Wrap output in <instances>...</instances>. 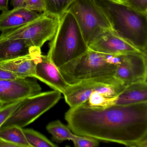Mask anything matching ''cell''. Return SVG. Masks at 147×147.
Masks as SVG:
<instances>
[{
    "instance_id": "83f0119b",
    "label": "cell",
    "mask_w": 147,
    "mask_h": 147,
    "mask_svg": "<svg viewBox=\"0 0 147 147\" xmlns=\"http://www.w3.org/2000/svg\"><path fill=\"white\" fill-rule=\"evenodd\" d=\"M0 147H17L16 145L10 143L0 137Z\"/></svg>"
},
{
    "instance_id": "7402d4cb",
    "label": "cell",
    "mask_w": 147,
    "mask_h": 147,
    "mask_svg": "<svg viewBox=\"0 0 147 147\" xmlns=\"http://www.w3.org/2000/svg\"><path fill=\"white\" fill-rule=\"evenodd\" d=\"M21 100L0 105V129L20 105Z\"/></svg>"
},
{
    "instance_id": "6da1fadb",
    "label": "cell",
    "mask_w": 147,
    "mask_h": 147,
    "mask_svg": "<svg viewBox=\"0 0 147 147\" xmlns=\"http://www.w3.org/2000/svg\"><path fill=\"white\" fill-rule=\"evenodd\" d=\"M76 135L127 147H147V102L92 107L84 103L65 113Z\"/></svg>"
},
{
    "instance_id": "ac0fdd59",
    "label": "cell",
    "mask_w": 147,
    "mask_h": 147,
    "mask_svg": "<svg viewBox=\"0 0 147 147\" xmlns=\"http://www.w3.org/2000/svg\"><path fill=\"white\" fill-rule=\"evenodd\" d=\"M46 129L52 135L53 139L57 142L71 140L74 135L68 126L59 120L49 123L46 126Z\"/></svg>"
},
{
    "instance_id": "603a6c76",
    "label": "cell",
    "mask_w": 147,
    "mask_h": 147,
    "mask_svg": "<svg viewBox=\"0 0 147 147\" xmlns=\"http://www.w3.org/2000/svg\"><path fill=\"white\" fill-rule=\"evenodd\" d=\"M24 6L40 13L46 11L44 0H24Z\"/></svg>"
},
{
    "instance_id": "cb8c5ba5",
    "label": "cell",
    "mask_w": 147,
    "mask_h": 147,
    "mask_svg": "<svg viewBox=\"0 0 147 147\" xmlns=\"http://www.w3.org/2000/svg\"><path fill=\"white\" fill-rule=\"evenodd\" d=\"M125 4L138 11L147 14V0H126Z\"/></svg>"
},
{
    "instance_id": "5bb4252c",
    "label": "cell",
    "mask_w": 147,
    "mask_h": 147,
    "mask_svg": "<svg viewBox=\"0 0 147 147\" xmlns=\"http://www.w3.org/2000/svg\"><path fill=\"white\" fill-rule=\"evenodd\" d=\"M147 102V81L138 82L126 86L124 90L114 98H108L103 107L129 105Z\"/></svg>"
},
{
    "instance_id": "7a4b0ae2",
    "label": "cell",
    "mask_w": 147,
    "mask_h": 147,
    "mask_svg": "<svg viewBox=\"0 0 147 147\" xmlns=\"http://www.w3.org/2000/svg\"><path fill=\"white\" fill-rule=\"evenodd\" d=\"M117 35L147 54V14L115 0H93Z\"/></svg>"
},
{
    "instance_id": "d6986e66",
    "label": "cell",
    "mask_w": 147,
    "mask_h": 147,
    "mask_svg": "<svg viewBox=\"0 0 147 147\" xmlns=\"http://www.w3.org/2000/svg\"><path fill=\"white\" fill-rule=\"evenodd\" d=\"M23 130L27 142L31 147H58L45 136L33 129H23Z\"/></svg>"
},
{
    "instance_id": "e0dca14e",
    "label": "cell",
    "mask_w": 147,
    "mask_h": 147,
    "mask_svg": "<svg viewBox=\"0 0 147 147\" xmlns=\"http://www.w3.org/2000/svg\"><path fill=\"white\" fill-rule=\"evenodd\" d=\"M0 137L17 147H31L27 142L23 128L16 125L0 129Z\"/></svg>"
},
{
    "instance_id": "484cf974",
    "label": "cell",
    "mask_w": 147,
    "mask_h": 147,
    "mask_svg": "<svg viewBox=\"0 0 147 147\" xmlns=\"http://www.w3.org/2000/svg\"><path fill=\"white\" fill-rule=\"evenodd\" d=\"M9 0H0V11L3 12L8 10Z\"/></svg>"
},
{
    "instance_id": "f1b7e54d",
    "label": "cell",
    "mask_w": 147,
    "mask_h": 147,
    "mask_svg": "<svg viewBox=\"0 0 147 147\" xmlns=\"http://www.w3.org/2000/svg\"><path fill=\"white\" fill-rule=\"evenodd\" d=\"M115 1H118V2H120V3H124V4H125L126 1V0H115Z\"/></svg>"
},
{
    "instance_id": "44dd1931",
    "label": "cell",
    "mask_w": 147,
    "mask_h": 147,
    "mask_svg": "<svg viewBox=\"0 0 147 147\" xmlns=\"http://www.w3.org/2000/svg\"><path fill=\"white\" fill-rule=\"evenodd\" d=\"M71 141L76 147H95L99 144V141L95 138L75 134Z\"/></svg>"
},
{
    "instance_id": "8fae6325",
    "label": "cell",
    "mask_w": 147,
    "mask_h": 147,
    "mask_svg": "<svg viewBox=\"0 0 147 147\" xmlns=\"http://www.w3.org/2000/svg\"><path fill=\"white\" fill-rule=\"evenodd\" d=\"M88 47L91 50L113 55L143 53L112 30H107L100 33L88 44Z\"/></svg>"
},
{
    "instance_id": "5b68a950",
    "label": "cell",
    "mask_w": 147,
    "mask_h": 147,
    "mask_svg": "<svg viewBox=\"0 0 147 147\" xmlns=\"http://www.w3.org/2000/svg\"><path fill=\"white\" fill-rule=\"evenodd\" d=\"M61 94L54 90L24 98L1 129L13 125L22 128L27 126L53 107L61 99Z\"/></svg>"
},
{
    "instance_id": "4fadbf2b",
    "label": "cell",
    "mask_w": 147,
    "mask_h": 147,
    "mask_svg": "<svg viewBox=\"0 0 147 147\" xmlns=\"http://www.w3.org/2000/svg\"><path fill=\"white\" fill-rule=\"evenodd\" d=\"M41 55V48L36 47L28 55L0 63V67L19 78H34L36 65Z\"/></svg>"
},
{
    "instance_id": "ba28073f",
    "label": "cell",
    "mask_w": 147,
    "mask_h": 147,
    "mask_svg": "<svg viewBox=\"0 0 147 147\" xmlns=\"http://www.w3.org/2000/svg\"><path fill=\"white\" fill-rule=\"evenodd\" d=\"M125 87L114 77L93 79L70 84L63 94L66 103L70 108H73L86 102L94 93H98L107 98H114Z\"/></svg>"
},
{
    "instance_id": "2e32d148",
    "label": "cell",
    "mask_w": 147,
    "mask_h": 147,
    "mask_svg": "<svg viewBox=\"0 0 147 147\" xmlns=\"http://www.w3.org/2000/svg\"><path fill=\"white\" fill-rule=\"evenodd\" d=\"M36 47L24 39L0 41V63L28 55Z\"/></svg>"
},
{
    "instance_id": "4316f807",
    "label": "cell",
    "mask_w": 147,
    "mask_h": 147,
    "mask_svg": "<svg viewBox=\"0 0 147 147\" xmlns=\"http://www.w3.org/2000/svg\"><path fill=\"white\" fill-rule=\"evenodd\" d=\"M24 0H11V5L13 8L24 6Z\"/></svg>"
},
{
    "instance_id": "3957f363",
    "label": "cell",
    "mask_w": 147,
    "mask_h": 147,
    "mask_svg": "<svg viewBox=\"0 0 147 147\" xmlns=\"http://www.w3.org/2000/svg\"><path fill=\"white\" fill-rule=\"evenodd\" d=\"M49 45L47 56L58 68L78 59L89 50L75 19L68 11L60 17Z\"/></svg>"
},
{
    "instance_id": "8992f818",
    "label": "cell",
    "mask_w": 147,
    "mask_h": 147,
    "mask_svg": "<svg viewBox=\"0 0 147 147\" xmlns=\"http://www.w3.org/2000/svg\"><path fill=\"white\" fill-rule=\"evenodd\" d=\"M60 18L45 11L34 20L14 30L1 32L0 41L22 39L41 48L54 37Z\"/></svg>"
},
{
    "instance_id": "ffe728a7",
    "label": "cell",
    "mask_w": 147,
    "mask_h": 147,
    "mask_svg": "<svg viewBox=\"0 0 147 147\" xmlns=\"http://www.w3.org/2000/svg\"><path fill=\"white\" fill-rule=\"evenodd\" d=\"M75 0H44L45 11L60 18Z\"/></svg>"
},
{
    "instance_id": "277c9868",
    "label": "cell",
    "mask_w": 147,
    "mask_h": 147,
    "mask_svg": "<svg viewBox=\"0 0 147 147\" xmlns=\"http://www.w3.org/2000/svg\"><path fill=\"white\" fill-rule=\"evenodd\" d=\"M119 56L89 49L78 59L58 69L69 84L87 80L113 77Z\"/></svg>"
},
{
    "instance_id": "d4e9b609",
    "label": "cell",
    "mask_w": 147,
    "mask_h": 147,
    "mask_svg": "<svg viewBox=\"0 0 147 147\" xmlns=\"http://www.w3.org/2000/svg\"><path fill=\"white\" fill-rule=\"evenodd\" d=\"M19 78L16 75L0 67V80H15Z\"/></svg>"
},
{
    "instance_id": "9c48e42d",
    "label": "cell",
    "mask_w": 147,
    "mask_h": 147,
    "mask_svg": "<svg viewBox=\"0 0 147 147\" xmlns=\"http://www.w3.org/2000/svg\"><path fill=\"white\" fill-rule=\"evenodd\" d=\"M147 55L143 53L120 55L114 78L124 86L147 81Z\"/></svg>"
},
{
    "instance_id": "7c38bea8",
    "label": "cell",
    "mask_w": 147,
    "mask_h": 147,
    "mask_svg": "<svg viewBox=\"0 0 147 147\" xmlns=\"http://www.w3.org/2000/svg\"><path fill=\"white\" fill-rule=\"evenodd\" d=\"M34 78L62 94L70 85L47 55L42 54L37 63Z\"/></svg>"
},
{
    "instance_id": "52a82bcc",
    "label": "cell",
    "mask_w": 147,
    "mask_h": 147,
    "mask_svg": "<svg viewBox=\"0 0 147 147\" xmlns=\"http://www.w3.org/2000/svg\"><path fill=\"white\" fill-rule=\"evenodd\" d=\"M67 11L75 19L88 45L103 32L111 30L105 15L93 0H75Z\"/></svg>"
},
{
    "instance_id": "9a60e30c",
    "label": "cell",
    "mask_w": 147,
    "mask_h": 147,
    "mask_svg": "<svg viewBox=\"0 0 147 147\" xmlns=\"http://www.w3.org/2000/svg\"><path fill=\"white\" fill-rule=\"evenodd\" d=\"M41 13L24 6L2 12L0 14V32L17 29L38 18Z\"/></svg>"
},
{
    "instance_id": "30bf717a",
    "label": "cell",
    "mask_w": 147,
    "mask_h": 147,
    "mask_svg": "<svg viewBox=\"0 0 147 147\" xmlns=\"http://www.w3.org/2000/svg\"><path fill=\"white\" fill-rule=\"evenodd\" d=\"M41 91L37 82L28 78L0 80V105L22 100Z\"/></svg>"
}]
</instances>
